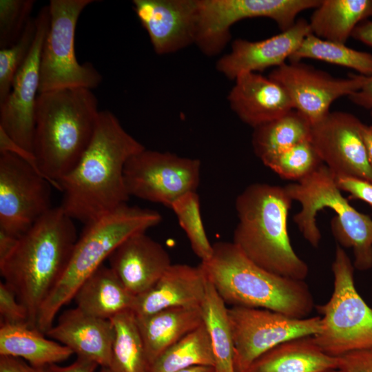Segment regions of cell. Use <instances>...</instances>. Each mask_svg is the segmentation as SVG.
I'll return each instance as SVG.
<instances>
[{
    "mask_svg": "<svg viewBox=\"0 0 372 372\" xmlns=\"http://www.w3.org/2000/svg\"><path fill=\"white\" fill-rule=\"evenodd\" d=\"M145 148L112 112L100 111L88 147L59 183L63 195L60 207L73 220L86 225L127 204L125 165Z\"/></svg>",
    "mask_w": 372,
    "mask_h": 372,
    "instance_id": "obj_1",
    "label": "cell"
},
{
    "mask_svg": "<svg viewBox=\"0 0 372 372\" xmlns=\"http://www.w3.org/2000/svg\"><path fill=\"white\" fill-rule=\"evenodd\" d=\"M77 234L74 220L59 206L42 216L0 262V273L28 313L37 329L40 309L63 276Z\"/></svg>",
    "mask_w": 372,
    "mask_h": 372,
    "instance_id": "obj_2",
    "label": "cell"
},
{
    "mask_svg": "<svg viewBox=\"0 0 372 372\" xmlns=\"http://www.w3.org/2000/svg\"><path fill=\"white\" fill-rule=\"evenodd\" d=\"M99 114L92 90L68 88L38 94L33 153L45 178L59 191L60 180L88 147Z\"/></svg>",
    "mask_w": 372,
    "mask_h": 372,
    "instance_id": "obj_3",
    "label": "cell"
},
{
    "mask_svg": "<svg viewBox=\"0 0 372 372\" xmlns=\"http://www.w3.org/2000/svg\"><path fill=\"white\" fill-rule=\"evenodd\" d=\"M293 201L284 187L266 183L247 186L236 200L238 223L233 242L265 270L304 280L309 267L293 250L288 233Z\"/></svg>",
    "mask_w": 372,
    "mask_h": 372,
    "instance_id": "obj_4",
    "label": "cell"
},
{
    "mask_svg": "<svg viewBox=\"0 0 372 372\" xmlns=\"http://www.w3.org/2000/svg\"><path fill=\"white\" fill-rule=\"evenodd\" d=\"M226 304L265 309L306 318L316 307L304 280L281 276L251 261L234 242H218L213 254L200 264Z\"/></svg>",
    "mask_w": 372,
    "mask_h": 372,
    "instance_id": "obj_5",
    "label": "cell"
},
{
    "mask_svg": "<svg viewBox=\"0 0 372 372\" xmlns=\"http://www.w3.org/2000/svg\"><path fill=\"white\" fill-rule=\"evenodd\" d=\"M161 220L157 211L125 204L85 225L63 276L40 309L37 329L45 334L61 307L123 241Z\"/></svg>",
    "mask_w": 372,
    "mask_h": 372,
    "instance_id": "obj_6",
    "label": "cell"
},
{
    "mask_svg": "<svg viewBox=\"0 0 372 372\" xmlns=\"http://www.w3.org/2000/svg\"><path fill=\"white\" fill-rule=\"evenodd\" d=\"M284 187L290 198L301 205L293 220L312 247H318L321 240L316 214L329 208L336 214L331 222L333 236L342 247L352 249L355 269L362 271L372 269V218L351 205L337 187L335 176L324 164Z\"/></svg>",
    "mask_w": 372,
    "mask_h": 372,
    "instance_id": "obj_7",
    "label": "cell"
},
{
    "mask_svg": "<svg viewBox=\"0 0 372 372\" xmlns=\"http://www.w3.org/2000/svg\"><path fill=\"white\" fill-rule=\"evenodd\" d=\"M354 269L344 249L337 245L331 266L333 293L325 304L316 306L321 329L313 335L314 340L335 358L372 348V309L355 288Z\"/></svg>",
    "mask_w": 372,
    "mask_h": 372,
    "instance_id": "obj_8",
    "label": "cell"
},
{
    "mask_svg": "<svg viewBox=\"0 0 372 372\" xmlns=\"http://www.w3.org/2000/svg\"><path fill=\"white\" fill-rule=\"evenodd\" d=\"M93 0H51L50 24L40 56L39 94L68 88L92 90L102 76L90 63H80L75 54V32L83 10Z\"/></svg>",
    "mask_w": 372,
    "mask_h": 372,
    "instance_id": "obj_9",
    "label": "cell"
},
{
    "mask_svg": "<svg viewBox=\"0 0 372 372\" xmlns=\"http://www.w3.org/2000/svg\"><path fill=\"white\" fill-rule=\"evenodd\" d=\"M321 0H198L195 43L207 56L220 53L231 38L230 28L249 18L273 20L281 32L292 27L297 15L315 9Z\"/></svg>",
    "mask_w": 372,
    "mask_h": 372,
    "instance_id": "obj_10",
    "label": "cell"
},
{
    "mask_svg": "<svg viewBox=\"0 0 372 372\" xmlns=\"http://www.w3.org/2000/svg\"><path fill=\"white\" fill-rule=\"evenodd\" d=\"M236 372H247L265 352L289 340L312 336L321 329L320 316L302 319L260 308H228Z\"/></svg>",
    "mask_w": 372,
    "mask_h": 372,
    "instance_id": "obj_11",
    "label": "cell"
},
{
    "mask_svg": "<svg viewBox=\"0 0 372 372\" xmlns=\"http://www.w3.org/2000/svg\"><path fill=\"white\" fill-rule=\"evenodd\" d=\"M200 161L168 152L143 150L132 156L124 167V181L129 196L170 208L189 192H196Z\"/></svg>",
    "mask_w": 372,
    "mask_h": 372,
    "instance_id": "obj_12",
    "label": "cell"
},
{
    "mask_svg": "<svg viewBox=\"0 0 372 372\" xmlns=\"http://www.w3.org/2000/svg\"><path fill=\"white\" fill-rule=\"evenodd\" d=\"M51 183L19 156L0 153V229L20 237L52 207Z\"/></svg>",
    "mask_w": 372,
    "mask_h": 372,
    "instance_id": "obj_13",
    "label": "cell"
},
{
    "mask_svg": "<svg viewBox=\"0 0 372 372\" xmlns=\"http://www.w3.org/2000/svg\"><path fill=\"white\" fill-rule=\"evenodd\" d=\"M268 77L286 91L294 110L304 115L312 125L330 112L329 107L334 101L360 90L368 78L352 74L346 79L335 78L300 61L285 62L275 68Z\"/></svg>",
    "mask_w": 372,
    "mask_h": 372,
    "instance_id": "obj_14",
    "label": "cell"
},
{
    "mask_svg": "<svg viewBox=\"0 0 372 372\" xmlns=\"http://www.w3.org/2000/svg\"><path fill=\"white\" fill-rule=\"evenodd\" d=\"M35 21L37 33L32 50L17 72L10 92L0 103V127L19 145L32 153L35 106L40 83V56L50 24L48 6L39 10Z\"/></svg>",
    "mask_w": 372,
    "mask_h": 372,
    "instance_id": "obj_15",
    "label": "cell"
},
{
    "mask_svg": "<svg viewBox=\"0 0 372 372\" xmlns=\"http://www.w3.org/2000/svg\"><path fill=\"white\" fill-rule=\"evenodd\" d=\"M362 124L351 113L330 112L312 125L310 141L335 176H355L372 182V168L361 136Z\"/></svg>",
    "mask_w": 372,
    "mask_h": 372,
    "instance_id": "obj_16",
    "label": "cell"
},
{
    "mask_svg": "<svg viewBox=\"0 0 372 372\" xmlns=\"http://www.w3.org/2000/svg\"><path fill=\"white\" fill-rule=\"evenodd\" d=\"M132 5L157 54L195 43L198 0H134Z\"/></svg>",
    "mask_w": 372,
    "mask_h": 372,
    "instance_id": "obj_17",
    "label": "cell"
},
{
    "mask_svg": "<svg viewBox=\"0 0 372 372\" xmlns=\"http://www.w3.org/2000/svg\"><path fill=\"white\" fill-rule=\"evenodd\" d=\"M311 33L309 22L300 19L289 29L264 40L236 39L231 44V52L216 62V70L228 79L234 81L244 72H261L270 67H278L290 58Z\"/></svg>",
    "mask_w": 372,
    "mask_h": 372,
    "instance_id": "obj_18",
    "label": "cell"
},
{
    "mask_svg": "<svg viewBox=\"0 0 372 372\" xmlns=\"http://www.w3.org/2000/svg\"><path fill=\"white\" fill-rule=\"evenodd\" d=\"M108 259L110 267L134 297L148 290L172 265L166 249L145 232L127 238Z\"/></svg>",
    "mask_w": 372,
    "mask_h": 372,
    "instance_id": "obj_19",
    "label": "cell"
},
{
    "mask_svg": "<svg viewBox=\"0 0 372 372\" xmlns=\"http://www.w3.org/2000/svg\"><path fill=\"white\" fill-rule=\"evenodd\" d=\"M207 282L200 265L172 264L154 285L135 296L132 311L145 316L173 307H200Z\"/></svg>",
    "mask_w": 372,
    "mask_h": 372,
    "instance_id": "obj_20",
    "label": "cell"
},
{
    "mask_svg": "<svg viewBox=\"0 0 372 372\" xmlns=\"http://www.w3.org/2000/svg\"><path fill=\"white\" fill-rule=\"evenodd\" d=\"M45 335L68 347L77 357L109 367L114 327L111 320L88 315L79 308L65 310Z\"/></svg>",
    "mask_w": 372,
    "mask_h": 372,
    "instance_id": "obj_21",
    "label": "cell"
},
{
    "mask_svg": "<svg viewBox=\"0 0 372 372\" xmlns=\"http://www.w3.org/2000/svg\"><path fill=\"white\" fill-rule=\"evenodd\" d=\"M227 100L247 125L256 128L294 109L286 91L276 81L256 72H244L234 80Z\"/></svg>",
    "mask_w": 372,
    "mask_h": 372,
    "instance_id": "obj_22",
    "label": "cell"
},
{
    "mask_svg": "<svg viewBox=\"0 0 372 372\" xmlns=\"http://www.w3.org/2000/svg\"><path fill=\"white\" fill-rule=\"evenodd\" d=\"M136 318L149 366L166 349L203 324L200 307L169 308Z\"/></svg>",
    "mask_w": 372,
    "mask_h": 372,
    "instance_id": "obj_23",
    "label": "cell"
},
{
    "mask_svg": "<svg viewBox=\"0 0 372 372\" xmlns=\"http://www.w3.org/2000/svg\"><path fill=\"white\" fill-rule=\"evenodd\" d=\"M335 369L337 358L324 353L312 335L279 344L256 359L247 372H324Z\"/></svg>",
    "mask_w": 372,
    "mask_h": 372,
    "instance_id": "obj_24",
    "label": "cell"
},
{
    "mask_svg": "<svg viewBox=\"0 0 372 372\" xmlns=\"http://www.w3.org/2000/svg\"><path fill=\"white\" fill-rule=\"evenodd\" d=\"M134 298L113 270L102 265L82 283L73 300L84 313L111 320L132 310Z\"/></svg>",
    "mask_w": 372,
    "mask_h": 372,
    "instance_id": "obj_25",
    "label": "cell"
},
{
    "mask_svg": "<svg viewBox=\"0 0 372 372\" xmlns=\"http://www.w3.org/2000/svg\"><path fill=\"white\" fill-rule=\"evenodd\" d=\"M74 353L63 344L46 338L27 324L1 323L0 355L21 358L43 368L68 360Z\"/></svg>",
    "mask_w": 372,
    "mask_h": 372,
    "instance_id": "obj_26",
    "label": "cell"
},
{
    "mask_svg": "<svg viewBox=\"0 0 372 372\" xmlns=\"http://www.w3.org/2000/svg\"><path fill=\"white\" fill-rule=\"evenodd\" d=\"M372 17V0H321L309 22L311 33L345 44L356 25Z\"/></svg>",
    "mask_w": 372,
    "mask_h": 372,
    "instance_id": "obj_27",
    "label": "cell"
},
{
    "mask_svg": "<svg viewBox=\"0 0 372 372\" xmlns=\"http://www.w3.org/2000/svg\"><path fill=\"white\" fill-rule=\"evenodd\" d=\"M200 309L203 323L209 338L215 368L218 372H236L228 308L208 280Z\"/></svg>",
    "mask_w": 372,
    "mask_h": 372,
    "instance_id": "obj_28",
    "label": "cell"
},
{
    "mask_svg": "<svg viewBox=\"0 0 372 372\" xmlns=\"http://www.w3.org/2000/svg\"><path fill=\"white\" fill-rule=\"evenodd\" d=\"M312 125L296 110L256 128L251 143L256 156L264 158L311 139Z\"/></svg>",
    "mask_w": 372,
    "mask_h": 372,
    "instance_id": "obj_29",
    "label": "cell"
},
{
    "mask_svg": "<svg viewBox=\"0 0 372 372\" xmlns=\"http://www.w3.org/2000/svg\"><path fill=\"white\" fill-rule=\"evenodd\" d=\"M114 338L109 369L112 372H149L144 344L132 310L111 319Z\"/></svg>",
    "mask_w": 372,
    "mask_h": 372,
    "instance_id": "obj_30",
    "label": "cell"
},
{
    "mask_svg": "<svg viewBox=\"0 0 372 372\" xmlns=\"http://www.w3.org/2000/svg\"><path fill=\"white\" fill-rule=\"evenodd\" d=\"M199 365L214 366L209 338L203 323L163 352L151 364L149 372H178Z\"/></svg>",
    "mask_w": 372,
    "mask_h": 372,
    "instance_id": "obj_31",
    "label": "cell"
},
{
    "mask_svg": "<svg viewBox=\"0 0 372 372\" xmlns=\"http://www.w3.org/2000/svg\"><path fill=\"white\" fill-rule=\"evenodd\" d=\"M312 59L355 70L366 77L372 76V54L358 51L345 44L322 39L312 33L307 35L289 61Z\"/></svg>",
    "mask_w": 372,
    "mask_h": 372,
    "instance_id": "obj_32",
    "label": "cell"
},
{
    "mask_svg": "<svg viewBox=\"0 0 372 372\" xmlns=\"http://www.w3.org/2000/svg\"><path fill=\"white\" fill-rule=\"evenodd\" d=\"M262 162L281 178L297 182L324 164L310 140L267 157Z\"/></svg>",
    "mask_w": 372,
    "mask_h": 372,
    "instance_id": "obj_33",
    "label": "cell"
},
{
    "mask_svg": "<svg viewBox=\"0 0 372 372\" xmlns=\"http://www.w3.org/2000/svg\"><path fill=\"white\" fill-rule=\"evenodd\" d=\"M170 208L185 232L191 247L201 262L208 260L213 254V245L206 234L200 210L199 196L189 192L176 200Z\"/></svg>",
    "mask_w": 372,
    "mask_h": 372,
    "instance_id": "obj_34",
    "label": "cell"
},
{
    "mask_svg": "<svg viewBox=\"0 0 372 372\" xmlns=\"http://www.w3.org/2000/svg\"><path fill=\"white\" fill-rule=\"evenodd\" d=\"M36 33L35 18H32L19 40L0 50V103L10 92L14 77L32 50Z\"/></svg>",
    "mask_w": 372,
    "mask_h": 372,
    "instance_id": "obj_35",
    "label": "cell"
},
{
    "mask_svg": "<svg viewBox=\"0 0 372 372\" xmlns=\"http://www.w3.org/2000/svg\"><path fill=\"white\" fill-rule=\"evenodd\" d=\"M34 3L33 0H0V49L19 40L32 19Z\"/></svg>",
    "mask_w": 372,
    "mask_h": 372,
    "instance_id": "obj_36",
    "label": "cell"
},
{
    "mask_svg": "<svg viewBox=\"0 0 372 372\" xmlns=\"http://www.w3.org/2000/svg\"><path fill=\"white\" fill-rule=\"evenodd\" d=\"M1 323L28 324L26 308L18 300L14 291L4 282H0Z\"/></svg>",
    "mask_w": 372,
    "mask_h": 372,
    "instance_id": "obj_37",
    "label": "cell"
},
{
    "mask_svg": "<svg viewBox=\"0 0 372 372\" xmlns=\"http://www.w3.org/2000/svg\"><path fill=\"white\" fill-rule=\"evenodd\" d=\"M337 187L349 194V199L360 200L372 207V182L355 176H335Z\"/></svg>",
    "mask_w": 372,
    "mask_h": 372,
    "instance_id": "obj_38",
    "label": "cell"
},
{
    "mask_svg": "<svg viewBox=\"0 0 372 372\" xmlns=\"http://www.w3.org/2000/svg\"><path fill=\"white\" fill-rule=\"evenodd\" d=\"M337 359L342 372H372V348L349 352Z\"/></svg>",
    "mask_w": 372,
    "mask_h": 372,
    "instance_id": "obj_39",
    "label": "cell"
},
{
    "mask_svg": "<svg viewBox=\"0 0 372 372\" xmlns=\"http://www.w3.org/2000/svg\"><path fill=\"white\" fill-rule=\"evenodd\" d=\"M3 152H10L19 156L45 178L34 154L19 145L0 127V153Z\"/></svg>",
    "mask_w": 372,
    "mask_h": 372,
    "instance_id": "obj_40",
    "label": "cell"
},
{
    "mask_svg": "<svg viewBox=\"0 0 372 372\" xmlns=\"http://www.w3.org/2000/svg\"><path fill=\"white\" fill-rule=\"evenodd\" d=\"M99 364L95 362L82 357H77L76 360L68 366H59L57 364L44 367L45 372H95Z\"/></svg>",
    "mask_w": 372,
    "mask_h": 372,
    "instance_id": "obj_41",
    "label": "cell"
},
{
    "mask_svg": "<svg viewBox=\"0 0 372 372\" xmlns=\"http://www.w3.org/2000/svg\"><path fill=\"white\" fill-rule=\"evenodd\" d=\"M0 372H45L44 367H35L24 360L0 355Z\"/></svg>",
    "mask_w": 372,
    "mask_h": 372,
    "instance_id": "obj_42",
    "label": "cell"
},
{
    "mask_svg": "<svg viewBox=\"0 0 372 372\" xmlns=\"http://www.w3.org/2000/svg\"><path fill=\"white\" fill-rule=\"evenodd\" d=\"M348 97L353 103L369 111L372 117V76L368 77L364 85Z\"/></svg>",
    "mask_w": 372,
    "mask_h": 372,
    "instance_id": "obj_43",
    "label": "cell"
},
{
    "mask_svg": "<svg viewBox=\"0 0 372 372\" xmlns=\"http://www.w3.org/2000/svg\"><path fill=\"white\" fill-rule=\"evenodd\" d=\"M351 37L372 48V21L366 19L358 23Z\"/></svg>",
    "mask_w": 372,
    "mask_h": 372,
    "instance_id": "obj_44",
    "label": "cell"
},
{
    "mask_svg": "<svg viewBox=\"0 0 372 372\" xmlns=\"http://www.w3.org/2000/svg\"><path fill=\"white\" fill-rule=\"evenodd\" d=\"M19 238L0 229V262L4 260L12 253Z\"/></svg>",
    "mask_w": 372,
    "mask_h": 372,
    "instance_id": "obj_45",
    "label": "cell"
},
{
    "mask_svg": "<svg viewBox=\"0 0 372 372\" xmlns=\"http://www.w3.org/2000/svg\"><path fill=\"white\" fill-rule=\"evenodd\" d=\"M361 136L364 145L368 161L372 168V125L362 123L361 126Z\"/></svg>",
    "mask_w": 372,
    "mask_h": 372,
    "instance_id": "obj_46",
    "label": "cell"
},
{
    "mask_svg": "<svg viewBox=\"0 0 372 372\" xmlns=\"http://www.w3.org/2000/svg\"><path fill=\"white\" fill-rule=\"evenodd\" d=\"M178 372H218L216 369L213 366H194Z\"/></svg>",
    "mask_w": 372,
    "mask_h": 372,
    "instance_id": "obj_47",
    "label": "cell"
},
{
    "mask_svg": "<svg viewBox=\"0 0 372 372\" xmlns=\"http://www.w3.org/2000/svg\"><path fill=\"white\" fill-rule=\"evenodd\" d=\"M97 372H112L108 367H100Z\"/></svg>",
    "mask_w": 372,
    "mask_h": 372,
    "instance_id": "obj_48",
    "label": "cell"
},
{
    "mask_svg": "<svg viewBox=\"0 0 372 372\" xmlns=\"http://www.w3.org/2000/svg\"><path fill=\"white\" fill-rule=\"evenodd\" d=\"M324 372H342V371L339 370L338 369H335L329 370Z\"/></svg>",
    "mask_w": 372,
    "mask_h": 372,
    "instance_id": "obj_49",
    "label": "cell"
},
{
    "mask_svg": "<svg viewBox=\"0 0 372 372\" xmlns=\"http://www.w3.org/2000/svg\"><path fill=\"white\" fill-rule=\"evenodd\" d=\"M371 291H372V287H371Z\"/></svg>",
    "mask_w": 372,
    "mask_h": 372,
    "instance_id": "obj_50",
    "label": "cell"
}]
</instances>
